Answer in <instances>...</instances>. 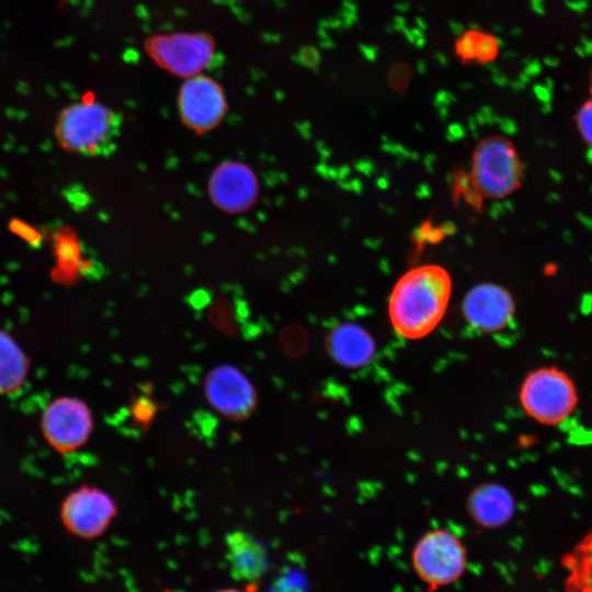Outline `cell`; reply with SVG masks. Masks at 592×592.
Listing matches in <instances>:
<instances>
[{
  "label": "cell",
  "mask_w": 592,
  "mask_h": 592,
  "mask_svg": "<svg viewBox=\"0 0 592 592\" xmlns=\"http://www.w3.org/2000/svg\"><path fill=\"white\" fill-rule=\"evenodd\" d=\"M467 563L466 546L457 535L444 528L425 532L411 553L412 569L429 590L458 581Z\"/></svg>",
  "instance_id": "4"
},
{
  "label": "cell",
  "mask_w": 592,
  "mask_h": 592,
  "mask_svg": "<svg viewBox=\"0 0 592 592\" xmlns=\"http://www.w3.org/2000/svg\"><path fill=\"white\" fill-rule=\"evenodd\" d=\"M515 311L511 294L502 286L483 283L474 286L463 301L466 320L477 330L496 332L504 329Z\"/></svg>",
  "instance_id": "11"
},
{
  "label": "cell",
  "mask_w": 592,
  "mask_h": 592,
  "mask_svg": "<svg viewBox=\"0 0 592 592\" xmlns=\"http://www.w3.org/2000/svg\"><path fill=\"white\" fill-rule=\"evenodd\" d=\"M116 515L115 499L103 489L90 485L71 490L64 498L59 510L66 531L87 540L102 536Z\"/></svg>",
  "instance_id": "8"
},
{
  "label": "cell",
  "mask_w": 592,
  "mask_h": 592,
  "mask_svg": "<svg viewBox=\"0 0 592 592\" xmlns=\"http://www.w3.org/2000/svg\"><path fill=\"white\" fill-rule=\"evenodd\" d=\"M417 68L418 71L422 75L426 71V65L423 61H419Z\"/></svg>",
  "instance_id": "26"
},
{
  "label": "cell",
  "mask_w": 592,
  "mask_h": 592,
  "mask_svg": "<svg viewBox=\"0 0 592 592\" xmlns=\"http://www.w3.org/2000/svg\"><path fill=\"white\" fill-rule=\"evenodd\" d=\"M435 58L442 66H446L448 64L447 57L442 53L436 54Z\"/></svg>",
  "instance_id": "25"
},
{
  "label": "cell",
  "mask_w": 592,
  "mask_h": 592,
  "mask_svg": "<svg viewBox=\"0 0 592 592\" xmlns=\"http://www.w3.org/2000/svg\"><path fill=\"white\" fill-rule=\"evenodd\" d=\"M563 584L572 592H592V530L561 558Z\"/></svg>",
  "instance_id": "17"
},
{
  "label": "cell",
  "mask_w": 592,
  "mask_h": 592,
  "mask_svg": "<svg viewBox=\"0 0 592 592\" xmlns=\"http://www.w3.org/2000/svg\"><path fill=\"white\" fill-rule=\"evenodd\" d=\"M208 403L231 421H244L254 411L257 390L251 380L237 367L223 364L214 367L204 382Z\"/></svg>",
  "instance_id": "10"
},
{
  "label": "cell",
  "mask_w": 592,
  "mask_h": 592,
  "mask_svg": "<svg viewBox=\"0 0 592 592\" xmlns=\"http://www.w3.org/2000/svg\"><path fill=\"white\" fill-rule=\"evenodd\" d=\"M30 363L19 344L0 331V395L16 394L24 386Z\"/></svg>",
  "instance_id": "16"
},
{
  "label": "cell",
  "mask_w": 592,
  "mask_h": 592,
  "mask_svg": "<svg viewBox=\"0 0 592 592\" xmlns=\"http://www.w3.org/2000/svg\"><path fill=\"white\" fill-rule=\"evenodd\" d=\"M449 29L454 34H457V35L462 34L464 31L463 25L458 22H451Z\"/></svg>",
  "instance_id": "24"
},
{
  "label": "cell",
  "mask_w": 592,
  "mask_h": 592,
  "mask_svg": "<svg viewBox=\"0 0 592 592\" xmlns=\"http://www.w3.org/2000/svg\"><path fill=\"white\" fill-rule=\"evenodd\" d=\"M258 190L254 173L239 161L221 163L209 181L213 202L229 213H240L249 208L258 196Z\"/></svg>",
  "instance_id": "12"
},
{
  "label": "cell",
  "mask_w": 592,
  "mask_h": 592,
  "mask_svg": "<svg viewBox=\"0 0 592 592\" xmlns=\"http://www.w3.org/2000/svg\"><path fill=\"white\" fill-rule=\"evenodd\" d=\"M498 41L489 35H478L476 44V58L480 61L491 60L498 50Z\"/></svg>",
  "instance_id": "19"
},
{
  "label": "cell",
  "mask_w": 592,
  "mask_h": 592,
  "mask_svg": "<svg viewBox=\"0 0 592 592\" xmlns=\"http://www.w3.org/2000/svg\"><path fill=\"white\" fill-rule=\"evenodd\" d=\"M478 33L471 31L464 35L457 43V53L464 59H471L476 57V44L478 38Z\"/></svg>",
  "instance_id": "20"
},
{
  "label": "cell",
  "mask_w": 592,
  "mask_h": 592,
  "mask_svg": "<svg viewBox=\"0 0 592 592\" xmlns=\"http://www.w3.org/2000/svg\"><path fill=\"white\" fill-rule=\"evenodd\" d=\"M591 88H592V83H591Z\"/></svg>",
  "instance_id": "29"
},
{
  "label": "cell",
  "mask_w": 592,
  "mask_h": 592,
  "mask_svg": "<svg viewBox=\"0 0 592 592\" xmlns=\"http://www.w3.org/2000/svg\"><path fill=\"white\" fill-rule=\"evenodd\" d=\"M326 348L332 360L341 366L357 368L374 356L373 337L361 326L344 322L333 328L327 337Z\"/></svg>",
  "instance_id": "14"
},
{
  "label": "cell",
  "mask_w": 592,
  "mask_h": 592,
  "mask_svg": "<svg viewBox=\"0 0 592 592\" xmlns=\"http://www.w3.org/2000/svg\"><path fill=\"white\" fill-rule=\"evenodd\" d=\"M451 293L452 280L444 267L425 264L407 271L389 297L394 329L410 340L426 337L443 319Z\"/></svg>",
  "instance_id": "1"
},
{
  "label": "cell",
  "mask_w": 592,
  "mask_h": 592,
  "mask_svg": "<svg viewBox=\"0 0 592 592\" xmlns=\"http://www.w3.org/2000/svg\"><path fill=\"white\" fill-rule=\"evenodd\" d=\"M417 24L419 25L420 30L424 31L426 30L428 25L424 23V21L420 18H417Z\"/></svg>",
  "instance_id": "28"
},
{
  "label": "cell",
  "mask_w": 592,
  "mask_h": 592,
  "mask_svg": "<svg viewBox=\"0 0 592 592\" xmlns=\"http://www.w3.org/2000/svg\"><path fill=\"white\" fill-rule=\"evenodd\" d=\"M454 101H455V96L452 93L446 92V91H441L435 96V104L437 107L442 105L447 106L449 103Z\"/></svg>",
  "instance_id": "21"
},
{
  "label": "cell",
  "mask_w": 592,
  "mask_h": 592,
  "mask_svg": "<svg viewBox=\"0 0 592 592\" xmlns=\"http://www.w3.org/2000/svg\"><path fill=\"white\" fill-rule=\"evenodd\" d=\"M466 508L476 524L486 528H497L512 519L515 502L504 486L485 482L471 490Z\"/></svg>",
  "instance_id": "13"
},
{
  "label": "cell",
  "mask_w": 592,
  "mask_h": 592,
  "mask_svg": "<svg viewBox=\"0 0 592 592\" xmlns=\"http://www.w3.org/2000/svg\"><path fill=\"white\" fill-rule=\"evenodd\" d=\"M122 116L96 101H82L67 106L59 115L55 134L67 150L87 157H106L117 144Z\"/></svg>",
  "instance_id": "2"
},
{
  "label": "cell",
  "mask_w": 592,
  "mask_h": 592,
  "mask_svg": "<svg viewBox=\"0 0 592 592\" xmlns=\"http://www.w3.org/2000/svg\"><path fill=\"white\" fill-rule=\"evenodd\" d=\"M177 103L183 124L197 134L219 125L228 109L220 84L201 73L187 78L182 84Z\"/></svg>",
  "instance_id": "9"
},
{
  "label": "cell",
  "mask_w": 592,
  "mask_h": 592,
  "mask_svg": "<svg viewBox=\"0 0 592 592\" xmlns=\"http://www.w3.org/2000/svg\"><path fill=\"white\" fill-rule=\"evenodd\" d=\"M145 49L168 72L190 78L201 73L210 64L215 42L208 33L179 32L149 37Z\"/></svg>",
  "instance_id": "7"
},
{
  "label": "cell",
  "mask_w": 592,
  "mask_h": 592,
  "mask_svg": "<svg viewBox=\"0 0 592 592\" xmlns=\"http://www.w3.org/2000/svg\"><path fill=\"white\" fill-rule=\"evenodd\" d=\"M522 177L523 164L510 140L493 136L477 146L473 157L471 178L482 196L505 197L521 185Z\"/></svg>",
  "instance_id": "5"
},
{
  "label": "cell",
  "mask_w": 592,
  "mask_h": 592,
  "mask_svg": "<svg viewBox=\"0 0 592 592\" xmlns=\"http://www.w3.org/2000/svg\"><path fill=\"white\" fill-rule=\"evenodd\" d=\"M227 560L231 574L237 580L253 582L269 569L265 547L249 533L234 531L226 536Z\"/></svg>",
  "instance_id": "15"
},
{
  "label": "cell",
  "mask_w": 592,
  "mask_h": 592,
  "mask_svg": "<svg viewBox=\"0 0 592 592\" xmlns=\"http://www.w3.org/2000/svg\"><path fill=\"white\" fill-rule=\"evenodd\" d=\"M577 123L582 138L592 146V100L581 106L577 115Z\"/></svg>",
  "instance_id": "18"
},
{
  "label": "cell",
  "mask_w": 592,
  "mask_h": 592,
  "mask_svg": "<svg viewBox=\"0 0 592 592\" xmlns=\"http://www.w3.org/2000/svg\"><path fill=\"white\" fill-rule=\"evenodd\" d=\"M396 8H397L400 12H406V11L409 9V3H400V4H397Z\"/></svg>",
  "instance_id": "27"
},
{
  "label": "cell",
  "mask_w": 592,
  "mask_h": 592,
  "mask_svg": "<svg viewBox=\"0 0 592 592\" xmlns=\"http://www.w3.org/2000/svg\"><path fill=\"white\" fill-rule=\"evenodd\" d=\"M94 428L93 413L86 401L61 396L49 401L41 415V431L58 454H70L87 444Z\"/></svg>",
  "instance_id": "6"
},
{
  "label": "cell",
  "mask_w": 592,
  "mask_h": 592,
  "mask_svg": "<svg viewBox=\"0 0 592 592\" xmlns=\"http://www.w3.org/2000/svg\"><path fill=\"white\" fill-rule=\"evenodd\" d=\"M406 29V21L402 16H396L394 23V30L403 31Z\"/></svg>",
  "instance_id": "23"
},
{
  "label": "cell",
  "mask_w": 592,
  "mask_h": 592,
  "mask_svg": "<svg viewBox=\"0 0 592 592\" xmlns=\"http://www.w3.org/2000/svg\"><path fill=\"white\" fill-rule=\"evenodd\" d=\"M519 401L531 419L555 426L573 413L579 397L573 380L566 372L545 366L526 375L520 387Z\"/></svg>",
  "instance_id": "3"
},
{
  "label": "cell",
  "mask_w": 592,
  "mask_h": 592,
  "mask_svg": "<svg viewBox=\"0 0 592 592\" xmlns=\"http://www.w3.org/2000/svg\"><path fill=\"white\" fill-rule=\"evenodd\" d=\"M362 54L369 60H375L377 56V49L375 47L361 45Z\"/></svg>",
  "instance_id": "22"
}]
</instances>
